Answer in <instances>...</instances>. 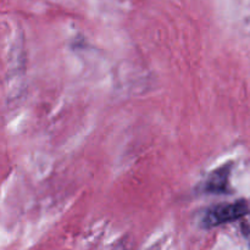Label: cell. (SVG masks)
I'll list each match as a JSON object with an SVG mask.
<instances>
[{"mask_svg":"<svg viewBox=\"0 0 250 250\" xmlns=\"http://www.w3.org/2000/svg\"><path fill=\"white\" fill-rule=\"evenodd\" d=\"M249 215V207L244 200L215 205L205 211L202 224L205 229H214L221 225L231 224Z\"/></svg>","mask_w":250,"mask_h":250,"instance_id":"6da1fadb","label":"cell"},{"mask_svg":"<svg viewBox=\"0 0 250 250\" xmlns=\"http://www.w3.org/2000/svg\"><path fill=\"white\" fill-rule=\"evenodd\" d=\"M232 166L229 164L216 168L205 181L204 190L207 193H226L229 185V175Z\"/></svg>","mask_w":250,"mask_h":250,"instance_id":"7a4b0ae2","label":"cell"},{"mask_svg":"<svg viewBox=\"0 0 250 250\" xmlns=\"http://www.w3.org/2000/svg\"><path fill=\"white\" fill-rule=\"evenodd\" d=\"M241 229H242V234H243V237L246 238V241L248 242L250 247V216L249 215L244 217L243 221H242Z\"/></svg>","mask_w":250,"mask_h":250,"instance_id":"3957f363","label":"cell"}]
</instances>
